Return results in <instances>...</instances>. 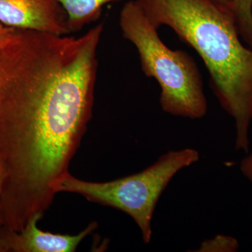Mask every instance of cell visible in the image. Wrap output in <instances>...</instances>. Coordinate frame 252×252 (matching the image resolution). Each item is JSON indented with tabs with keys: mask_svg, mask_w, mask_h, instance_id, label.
<instances>
[{
	"mask_svg": "<svg viewBox=\"0 0 252 252\" xmlns=\"http://www.w3.org/2000/svg\"><path fill=\"white\" fill-rule=\"evenodd\" d=\"M0 24L57 35L72 33L57 0H0Z\"/></svg>",
	"mask_w": 252,
	"mask_h": 252,
	"instance_id": "5",
	"label": "cell"
},
{
	"mask_svg": "<svg viewBox=\"0 0 252 252\" xmlns=\"http://www.w3.org/2000/svg\"><path fill=\"white\" fill-rule=\"evenodd\" d=\"M135 1L154 27L170 28L203 59L214 94L234 120L235 149L248 153L252 49L244 44L233 18L210 0Z\"/></svg>",
	"mask_w": 252,
	"mask_h": 252,
	"instance_id": "2",
	"label": "cell"
},
{
	"mask_svg": "<svg viewBox=\"0 0 252 252\" xmlns=\"http://www.w3.org/2000/svg\"><path fill=\"white\" fill-rule=\"evenodd\" d=\"M240 244L236 238L229 235H217L214 238L207 239L200 244L197 252H235Z\"/></svg>",
	"mask_w": 252,
	"mask_h": 252,
	"instance_id": "9",
	"label": "cell"
},
{
	"mask_svg": "<svg viewBox=\"0 0 252 252\" xmlns=\"http://www.w3.org/2000/svg\"><path fill=\"white\" fill-rule=\"evenodd\" d=\"M119 24L124 37L137 49L144 74L155 79L160 86L162 110L190 119L205 117L207 101L193 59L185 51L170 49L164 44L158 30L135 0L123 6Z\"/></svg>",
	"mask_w": 252,
	"mask_h": 252,
	"instance_id": "3",
	"label": "cell"
},
{
	"mask_svg": "<svg viewBox=\"0 0 252 252\" xmlns=\"http://www.w3.org/2000/svg\"><path fill=\"white\" fill-rule=\"evenodd\" d=\"M67 17L71 32L82 29L98 19L104 5L122 0H57Z\"/></svg>",
	"mask_w": 252,
	"mask_h": 252,
	"instance_id": "7",
	"label": "cell"
},
{
	"mask_svg": "<svg viewBox=\"0 0 252 252\" xmlns=\"http://www.w3.org/2000/svg\"><path fill=\"white\" fill-rule=\"evenodd\" d=\"M192 148L170 150L138 173L111 182L94 183L66 173L54 185L55 193L72 192L92 201L125 212L138 225L145 244L152 238V220L160 196L179 172L198 161Z\"/></svg>",
	"mask_w": 252,
	"mask_h": 252,
	"instance_id": "4",
	"label": "cell"
},
{
	"mask_svg": "<svg viewBox=\"0 0 252 252\" xmlns=\"http://www.w3.org/2000/svg\"><path fill=\"white\" fill-rule=\"evenodd\" d=\"M233 18L242 40L252 49V0H210Z\"/></svg>",
	"mask_w": 252,
	"mask_h": 252,
	"instance_id": "8",
	"label": "cell"
},
{
	"mask_svg": "<svg viewBox=\"0 0 252 252\" xmlns=\"http://www.w3.org/2000/svg\"><path fill=\"white\" fill-rule=\"evenodd\" d=\"M14 28L7 27L0 24V49L7 40L8 38L12 32Z\"/></svg>",
	"mask_w": 252,
	"mask_h": 252,
	"instance_id": "11",
	"label": "cell"
},
{
	"mask_svg": "<svg viewBox=\"0 0 252 252\" xmlns=\"http://www.w3.org/2000/svg\"><path fill=\"white\" fill-rule=\"evenodd\" d=\"M240 170L244 177L252 183V154L242 159Z\"/></svg>",
	"mask_w": 252,
	"mask_h": 252,
	"instance_id": "10",
	"label": "cell"
},
{
	"mask_svg": "<svg viewBox=\"0 0 252 252\" xmlns=\"http://www.w3.org/2000/svg\"><path fill=\"white\" fill-rule=\"evenodd\" d=\"M41 215H33L21 231L0 232V252H74L81 240L96 228L94 223L79 235L53 234L38 228L37 222Z\"/></svg>",
	"mask_w": 252,
	"mask_h": 252,
	"instance_id": "6",
	"label": "cell"
},
{
	"mask_svg": "<svg viewBox=\"0 0 252 252\" xmlns=\"http://www.w3.org/2000/svg\"><path fill=\"white\" fill-rule=\"evenodd\" d=\"M103 31L13 29L0 49V226L42 214L89 119Z\"/></svg>",
	"mask_w": 252,
	"mask_h": 252,
	"instance_id": "1",
	"label": "cell"
}]
</instances>
